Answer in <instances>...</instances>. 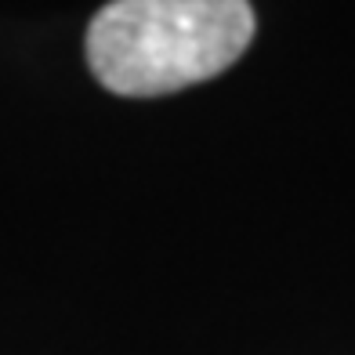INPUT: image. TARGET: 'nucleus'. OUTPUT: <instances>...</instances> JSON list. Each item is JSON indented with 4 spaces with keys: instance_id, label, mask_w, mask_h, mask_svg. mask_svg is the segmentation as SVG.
<instances>
[{
    "instance_id": "nucleus-1",
    "label": "nucleus",
    "mask_w": 355,
    "mask_h": 355,
    "mask_svg": "<svg viewBox=\"0 0 355 355\" xmlns=\"http://www.w3.org/2000/svg\"><path fill=\"white\" fill-rule=\"evenodd\" d=\"M243 0H116L87 26V66L123 98H156L225 73L254 40Z\"/></svg>"
}]
</instances>
